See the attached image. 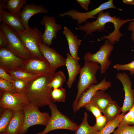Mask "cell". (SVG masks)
I'll use <instances>...</instances> for the list:
<instances>
[{
  "label": "cell",
  "mask_w": 134,
  "mask_h": 134,
  "mask_svg": "<svg viewBox=\"0 0 134 134\" xmlns=\"http://www.w3.org/2000/svg\"><path fill=\"white\" fill-rule=\"evenodd\" d=\"M96 20L91 22H88L83 26L77 24L78 27L76 29L85 32L84 37L88 35H91L92 33L97 31L101 32L105 29V24L109 22L113 23L114 29L113 32L107 35H103L100 41L106 39L113 44L119 41L121 37L123 35L120 32V28L124 24L129 21H134V19H120L115 16H111L108 11L104 12L103 10L99 13Z\"/></svg>",
  "instance_id": "cell-1"
},
{
  "label": "cell",
  "mask_w": 134,
  "mask_h": 134,
  "mask_svg": "<svg viewBox=\"0 0 134 134\" xmlns=\"http://www.w3.org/2000/svg\"><path fill=\"white\" fill-rule=\"evenodd\" d=\"M53 76L42 75L28 83L25 93L30 103L39 108L53 102L51 96L53 89L48 84Z\"/></svg>",
  "instance_id": "cell-2"
},
{
  "label": "cell",
  "mask_w": 134,
  "mask_h": 134,
  "mask_svg": "<svg viewBox=\"0 0 134 134\" xmlns=\"http://www.w3.org/2000/svg\"><path fill=\"white\" fill-rule=\"evenodd\" d=\"M100 68V66L97 62L85 61L83 66L81 68L77 87L78 91L75 99L72 104L74 113L77 101L82 94L86 91L89 87L92 84H98L96 73Z\"/></svg>",
  "instance_id": "cell-3"
},
{
  "label": "cell",
  "mask_w": 134,
  "mask_h": 134,
  "mask_svg": "<svg viewBox=\"0 0 134 134\" xmlns=\"http://www.w3.org/2000/svg\"><path fill=\"white\" fill-rule=\"evenodd\" d=\"M48 106L51 113L49 122L42 131L36 134H47L52 131L60 129L76 131L78 124L60 112L56 104L52 102Z\"/></svg>",
  "instance_id": "cell-4"
},
{
  "label": "cell",
  "mask_w": 134,
  "mask_h": 134,
  "mask_svg": "<svg viewBox=\"0 0 134 134\" xmlns=\"http://www.w3.org/2000/svg\"><path fill=\"white\" fill-rule=\"evenodd\" d=\"M22 44L29 52L32 58H44L40 53L39 46L42 42L41 32L36 26L29 30L16 32Z\"/></svg>",
  "instance_id": "cell-5"
},
{
  "label": "cell",
  "mask_w": 134,
  "mask_h": 134,
  "mask_svg": "<svg viewBox=\"0 0 134 134\" xmlns=\"http://www.w3.org/2000/svg\"><path fill=\"white\" fill-rule=\"evenodd\" d=\"M38 108L30 103L24 108V123L18 134H25L29 128L34 125H47L50 116L48 113L41 112Z\"/></svg>",
  "instance_id": "cell-6"
},
{
  "label": "cell",
  "mask_w": 134,
  "mask_h": 134,
  "mask_svg": "<svg viewBox=\"0 0 134 134\" xmlns=\"http://www.w3.org/2000/svg\"><path fill=\"white\" fill-rule=\"evenodd\" d=\"M0 28L4 32L7 37V48L16 55L25 60L32 58L22 44L16 31L2 23L0 24Z\"/></svg>",
  "instance_id": "cell-7"
},
{
  "label": "cell",
  "mask_w": 134,
  "mask_h": 134,
  "mask_svg": "<svg viewBox=\"0 0 134 134\" xmlns=\"http://www.w3.org/2000/svg\"><path fill=\"white\" fill-rule=\"evenodd\" d=\"M113 48V45L106 39L104 44L100 47L98 51L94 54L90 52L86 53L83 59L85 61H91L99 64L100 73L104 74L111 64L109 57Z\"/></svg>",
  "instance_id": "cell-8"
},
{
  "label": "cell",
  "mask_w": 134,
  "mask_h": 134,
  "mask_svg": "<svg viewBox=\"0 0 134 134\" xmlns=\"http://www.w3.org/2000/svg\"><path fill=\"white\" fill-rule=\"evenodd\" d=\"M1 108L11 109L14 111L23 110L30 103L25 93H13L7 91H0Z\"/></svg>",
  "instance_id": "cell-9"
},
{
  "label": "cell",
  "mask_w": 134,
  "mask_h": 134,
  "mask_svg": "<svg viewBox=\"0 0 134 134\" xmlns=\"http://www.w3.org/2000/svg\"><path fill=\"white\" fill-rule=\"evenodd\" d=\"M111 8H116L120 11H122V9L117 8L114 6L112 0H110L89 12H81L72 9L63 13L59 14V15L61 17L67 16L73 19L76 20L77 24L79 25L86 22L88 19L97 18V17H95V16L97 14L100 12Z\"/></svg>",
  "instance_id": "cell-10"
},
{
  "label": "cell",
  "mask_w": 134,
  "mask_h": 134,
  "mask_svg": "<svg viewBox=\"0 0 134 134\" xmlns=\"http://www.w3.org/2000/svg\"><path fill=\"white\" fill-rule=\"evenodd\" d=\"M25 61L7 48H0V67L7 71L22 69Z\"/></svg>",
  "instance_id": "cell-11"
},
{
  "label": "cell",
  "mask_w": 134,
  "mask_h": 134,
  "mask_svg": "<svg viewBox=\"0 0 134 134\" xmlns=\"http://www.w3.org/2000/svg\"><path fill=\"white\" fill-rule=\"evenodd\" d=\"M22 69L33 73L41 75H53L55 72L45 58H32L25 60Z\"/></svg>",
  "instance_id": "cell-12"
},
{
  "label": "cell",
  "mask_w": 134,
  "mask_h": 134,
  "mask_svg": "<svg viewBox=\"0 0 134 134\" xmlns=\"http://www.w3.org/2000/svg\"><path fill=\"white\" fill-rule=\"evenodd\" d=\"M116 78L121 82L123 87L125 97L122 112L126 114L134 103V94L132 88V83L130 76L126 72H118Z\"/></svg>",
  "instance_id": "cell-13"
},
{
  "label": "cell",
  "mask_w": 134,
  "mask_h": 134,
  "mask_svg": "<svg viewBox=\"0 0 134 134\" xmlns=\"http://www.w3.org/2000/svg\"><path fill=\"white\" fill-rule=\"evenodd\" d=\"M40 23L45 27L42 35V42L50 46L52 44L53 39L56 38L57 33L62 29V26L56 23V18L53 16H44Z\"/></svg>",
  "instance_id": "cell-14"
},
{
  "label": "cell",
  "mask_w": 134,
  "mask_h": 134,
  "mask_svg": "<svg viewBox=\"0 0 134 134\" xmlns=\"http://www.w3.org/2000/svg\"><path fill=\"white\" fill-rule=\"evenodd\" d=\"M111 86V82L106 81L105 77L99 83L90 85L87 90L82 94L77 101L76 106V112L79 110L89 102L98 91L101 90L105 92Z\"/></svg>",
  "instance_id": "cell-15"
},
{
  "label": "cell",
  "mask_w": 134,
  "mask_h": 134,
  "mask_svg": "<svg viewBox=\"0 0 134 134\" xmlns=\"http://www.w3.org/2000/svg\"><path fill=\"white\" fill-rule=\"evenodd\" d=\"M39 48L40 53L55 71L58 67L66 65V59L53 48L42 42L40 44Z\"/></svg>",
  "instance_id": "cell-16"
},
{
  "label": "cell",
  "mask_w": 134,
  "mask_h": 134,
  "mask_svg": "<svg viewBox=\"0 0 134 134\" xmlns=\"http://www.w3.org/2000/svg\"><path fill=\"white\" fill-rule=\"evenodd\" d=\"M48 10L41 4L34 3L26 4L23 8L20 13V18L23 26L26 30L29 29L28 24L30 18L35 14L39 13L47 14Z\"/></svg>",
  "instance_id": "cell-17"
},
{
  "label": "cell",
  "mask_w": 134,
  "mask_h": 134,
  "mask_svg": "<svg viewBox=\"0 0 134 134\" xmlns=\"http://www.w3.org/2000/svg\"><path fill=\"white\" fill-rule=\"evenodd\" d=\"M0 23L7 25L16 32L25 29L23 26L20 13H13L0 7Z\"/></svg>",
  "instance_id": "cell-18"
},
{
  "label": "cell",
  "mask_w": 134,
  "mask_h": 134,
  "mask_svg": "<svg viewBox=\"0 0 134 134\" xmlns=\"http://www.w3.org/2000/svg\"><path fill=\"white\" fill-rule=\"evenodd\" d=\"M63 33L67 40L70 55L74 59L78 61L80 58L78 56V51L81 40L78 38L77 36L74 34L67 27H64Z\"/></svg>",
  "instance_id": "cell-19"
},
{
  "label": "cell",
  "mask_w": 134,
  "mask_h": 134,
  "mask_svg": "<svg viewBox=\"0 0 134 134\" xmlns=\"http://www.w3.org/2000/svg\"><path fill=\"white\" fill-rule=\"evenodd\" d=\"M66 55V66L68 74V79L66 84L68 87L71 88L81 68L78 61L73 58L70 53H67Z\"/></svg>",
  "instance_id": "cell-20"
},
{
  "label": "cell",
  "mask_w": 134,
  "mask_h": 134,
  "mask_svg": "<svg viewBox=\"0 0 134 134\" xmlns=\"http://www.w3.org/2000/svg\"><path fill=\"white\" fill-rule=\"evenodd\" d=\"M24 118L23 110L15 111L6 132L8 134H18L23 126Z\"/></svg>",
  "instance_id": "cell-21"
},
{
  "label": "cell",
  "mask_w": 134,
  "mask_h": 134,
  "mask_svg": "<svg viewBox=\"0 0 134 134\" xmlns=\"http://www.w3.org/2000/svg\"><path fill=\"white\" fill-rule=\"evenodd\" d=\"M113 100L109 94L104 91L99 90L96 92L89 102L96 106L103 113L106 107Z\"/></svg>",
  "instance_id": "cell-22"
},
{
  "label": "cell",
  "mask_w": 134,
  "mask_h": 134,
  "mask_svg": "<svg viewBox=\"0 0 134 134\" xmlns=\"http://www.w3.org/2000/svg\"><path fill=\"white\" fill-rule=\"evenodd\" d=\"M27 1L26 0H0V7L6 9L10 13H20Z\"/></svg>",
  "instance_id": "cell-23"
},
{
  "label": "cell",
  "mask_w": 134,
  "mask_h": 134,
  "mask_svg": "<svg viewBox=\"0 0 134 134\" xmlns=\"http://www.w3.org/2000/svg\"><path fill=\"white\" fill-rule=\"evenodd\" d=\"M121 112L122 108L113 100L106 107L102 113L106 117L107 122L115 118Z\"/></svg>",
  "instance_id": "cell-24"
},
{
  "label": "cell",
  "mask_w": 134,
  "mask_h": 134,
  "mask_svg": "<svg viewBox=\"0 0 134 134\" xmlns=\"http://www.w3.org/2000/svg\"><path fill=\"white\" fill-rule=\"evenodd\" d=\"M13 79H19L28 82L42 75L31 73L23 69L7 71Z\"/></svg>",
  "instance_id": "cell-25"
},
{
  "label": "cell",
  "mask_w": 134,
  "mask_h": 134,
  "mask_svg": "<svg viewBox=\"0 0 134 134\" xmlns=\"http://www.w3.org/2000/svg\"><path fill=\"white\" fill-rule=\"evenodd\" d=\"M88 114L85 112L81 124L78 126L74 134H97L98 132L90 126L88 122Z\"/></svg>",
  "instance_id": "cell-26"
},
{
  "label": "cell",
  "mask_w": 134,
  "mask_h": 134,
  "mask_svg": "<svg viewBox=\"0 0 134 134\" xmlns=\"http://www.w3.org/2000/svg\"><path fill=\"white\" fill-rule=\"evenodd\" d=\"M125 114L122 112L114 119L107 122L103 129L97 134H110L113 132L115 129L119 126Z\"/></svg>",
  "instance_id": "cell-27"
},
{
  "label": "cell",
  "mask_w": 134,
  "mask_h": 134,
  "mask_svg": "<svg viewBox=\"0 0 134 134\" xmlns=\"http://www.w3.org/2000/svg\"><path fill=\"white\" fill-rule=\"evenodd\" d=\"M14 112L11 109L4 108L0 117V133L6 132Z\"/></svg>",
  "instance_id": "cell-28"
},
{
  "label": "cell",
  "mask_w": 134,
  "mask_h": 134,
  "mask_svg": "<svg viewBox=\"0 0 134 134\" xmlns=\"http://www.w3.org/2000/svg\"><path fill=\"white\" fill-rule=\"evenodd\" d=\"M66 80V77L63 72L59 71L55 72L51 81L48 85L53 89H61Z\"/></svg>",
  "instance_id": "cell-29"
},
{
  "label": "cell",
  "mask_w": 134,
  "mask_h": 134,
  "mask_svg": "<svg viewBox=\"0 0 134 134\" xmlns=\"http://www.w3.org/2000/svg\"><path fill=\"white\" fill-rule=\"evenodd\" d=\"M112 134H134V125L128 124L122 119Z\"/></svg>",
  "instance_id": "cell-30"
},
{
  "label": "cell",
  "mask_w": 134,
  "mask_h": 134,
  "mask_svg": "<svg viewBox=\"0 0 134 134\" xmlns=\"http://www.w3.org/2000/svg\"><path fill=\"white\" fill-rule=\"evenodd\" d=\"M53 102H65L66 92L64 88L53 89L51 93Z\"/></svg>",
  "instance_id": "cell-31"
},
{
  "label": "cell",
  "mask_w": 134,
  "mask_h": 134,
  "mask_svg": "<svg viewBox=\"0 0 134 134\" xmlns=\"http://www.w3.org/2000/svg\"><path fill=\"white\" fill-rule=\"evenodd\" d=\"M29 82L19 79H13L12 83L14 89L17 93H24Z\"/></svg>",
  "instance_id": "cell-32"
},
{
  "label": "cell",
  "mask_w": 134,
  "mask_h": 134,
  "mask_svg": "<svg viewBox=\"0 0 134 134\" xmlns=\"http://www.w3.org/2000/svg\"><path fill=\"white\" fill-rule=\"evenodd\" d=\"M113 67L118 71L124 70L129 71L130 72V75L132 76L134 74V60L131 62L127 64H115Z\"/></svg>",
  "instance_id": "cell-33"
},
{
  "label": "cell",
  "mask_w": 134,
  "mask_h": 134,
  "mask_svg": "<svg viewBox=\"0 0 134 134\" xmlns=\"http://www.w3.org/2000/svg\"><path fill=\"white\" fill-rule=\"evenodd\" d=\"M96 123L93 127L98 132L101 131L107 123L106 117L102 115L96 118Z\"/></svg>",
  "instance_id": "cell-34"
},
{
  "label": "cell",
  "mask_w": 134,
  "mask_h": 134,
  "mask_svg": "<svg viewBox=\"0 0 134 134\" xmlns=\"http://www.w3.org/2000/svg\"><path fill=\"white\" fill-rule=\"evenodd\" d=\"M0 91H7L13 93H16L12 83L0 78Z\"/></svg>",
  "instance_id": "cell-35"
},
{
  "label": "cell",
  "mask_w": 134,
  "mask_h": 134,
  "mask_svg": "<svg viewBox=\"0 0 134 134\" xmlns=\"http://www.w3.org/2000/svg\"><path fill=\"white\" fill-rule=\"evenodd\" d=\"M123 120L129 125H134V103L128 112L124 116Z\"/></svg>",
  "instance_id": "cell-36"
},
{
  "label": "cell",
  "mask_w": 134,
  "mask_h": 134,
  "mask_svg": "<svg viewBox=\"0 0 134 134\" xmlns=\"http://www.w3.org/2000/svg\"><path fill=\"white\" fill-rule=\"evenodd\" d=\"M83 107H85L87 110L91 112L96 118L102 115V112L98 108L90 102L85 104Z\"/></svg>",
  "instance_id": "cell-37"
},
{
  "label": "cell",
  "mask_w": 134,
  "mask_h": 134,
  "mask_svg": "<svg viewBox=\"0 0 134 134\" xmlns=\"http://www.w3.org/2000/svg\"><path fill=\"white\" fill-rule=\"evenodd\" d=\"M8 41L7 37L4 32L0 30V48H7Z\"/></svg>",
  "instance_id": "cell-38"
},
{
  "label": "cell",
  "mask_w": 134,
  "mask_h": 134,
  "mask_svg": "<svg viewBox=\"0 0 134 134\" xmlns=\"http://www.w3.org/2000/svg\"><path fill=\"white\" fill-rule=\"evenodd\" d=\"M0 78L5 80L12 83L13 79L11 76L6 70L0 67Z\"/></svg>",
  "instance_id": "cell-39"
},
{
  "label": "cell",
  "mask_w": 134,
  "mask_h": 134,
  "mask_svg": "<svg viewBox=\"0 0 134 134\" xmlns=\"http://www.w3.org/2000/svg\"><path fill=\"white\" fill-rule=\"evenodd\" d=\"M76 1L82 8L86 10H88V7L90 2V0H76Z\"/></svg>",
  "instance_id": "cell-40"
},
{
  "label": "cell",
  "mask_w": 134,
  "mask_h": 134,
  "mask_svg": "<svg viewBox=\"0 0 134 134\" xmlns=\"http://www.w3.org/2000/svg\"><path fill=\"white\" fill-rule=\"evenodd\" d=\"M128 30L130 31H131V39L134 42V21H131L128 26Z\"/></svg>",
  "instance_id": "cell-41"
},
{
  "label": "cell",
  "mask_w": 134,
  "mask_h": 134,
  "mask_svg": "<svg viewBox=\"0 0 134 134\" xmlns=\"http://www.w3.org/2000/svg\"><path fill=\"white\" fill-rule=\"evenodd\" d=\"M123 2L125 4L130 5H134V0H123Z\"/></svg>",
  "instance_id": "cell-42"
},
{
  "label": "cell",
  "mask_w": 134,
  "mask_h": 134,
  "mask_svg": "<svg viewBox=\"0 0 134 134\" xmlns=\"http://www.w3.org/2000/svg\"><path fill=\"white\" fill-rule=\"evenodd\" d=\"M0 134H8L6 132L0 133Z\"/></svg>",
  "instance_id": "cell-43"
},
{
  "label": "cell",
  "mask_w": 134,
  "mask_h": 134,
  "mask_svg": "<svg viewBox=\"0 0 134 134\" xmlns=\"http://www.w3.org/2000/svg\"><path fill=\"white\" fill-rule=\"evenodd\" d=\"M133 92H134V87L133 89Z\"/></svg>",
  "instance_id": "cell-44"
}]
</instances>
